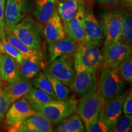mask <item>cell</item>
Returning a JSON list of instances; mask_svg holds the SVG:
<instances>
[{
  "instance_id": "cell-1",
  "label": "cell",
  "mask_w": 132,
  "mask_h": 132,
  "mask_svg": "<svg viewBox=\"0 0 132 132\" xmlns=\"http://www.w3.org/2000/svg\"><path fill=\"white\" fill-rule=\"evenodd\" d=\"M103 54L99 47L85 42H77V48L73 54L75 72L87 70L95 72L102 67Z\"/></svg>"
},
{
  "instance_id": "cell-2",
  "label": "cell",
  "mask_w": 132,
  "mask_h": 132,
  "mask_svg": "<svg viewBox=\"0 0 132 132\" xmlns=\"http://www.w3.org/2000/svg\"><path fill=\"white\" fill-rule=\"evenodd\" d=\"M11 31L24 45L33 50H40L43 41V26L34 18L26 16Z\"/></svg>"
},
{
  "instance_id": "cell-3",
  "label": "cell",
  "mask_w": 132,
  "mask_h": 132,
  "mask_svg": "<svg viewBox=\"0 0 132 132\" xmlns=\"http://www.w3.org/2000/svg\"><path fill=\"white\" fill-rule=\"evenodd\" d=\"M104 104L97 82L89 91L81 97L77 104L76 111L82 120L85 129L98 116Z\"/></svg>"
},
{
  "instance_id": "cell-4",
  "label": "cell",
  "mask_w": 132,
  "mask_h": 132,
  "mask_svg": "<svg viewBox=\"0 0 132 132\" xmlns=\"http://www.w3.org/2000/svg\"><path fill=\"white\" fill-rule=\"evenodd\" d=\"M127 82L116 69L102 68L100 74L98 89L105 104L110 103L124 92Z\"/></svg>"
},
{
  "instance_id": "cell-5",
  "label": "cell",
  "mask_w": 132,
  "mask_h": 132,
  "mask_svg": "<svg viewBox=\"0 0 132 132\" xmlns=\"http://www.w3.org/2000/svg\"><path fill=\"white\" fill-rule=\"evenodd\" d=\"M78 102L75 95L69 96L63 101L52 100L39 108L37 111L44 115L53 124H57L76 112Z\"/></svg>"
},
{
  "instance_id": "cell-6",
  "label": "cell",
  "mask_w": 132,
  "mask_h": 132,
  "mask_svg": "<svg viewBox=\"0 0 132 132\" xmlns=\"http://www.w3.org/2000/svg\"><path fill=\"white\" fill-rule=\"evenodd\" d=\"M47 73L70 86L75 76L73 55H64L50 61L47 66Z\"/></svg>"
},
{
  "instance_id": "cell-7",
  "label": "cell",
  "mask_w": 132,
  "mask_h": 132,
  "mask_svg": "<svg viewBox=\"0 0 132 132\" xmlns=\"http://www.w3.org/2000/svg\"><path fill=\"white\" fill-rule=\"evenodd\" d=\"M102 68L117 69L122 62L131 56V47L118 40L103 47Z\"/></svg>"
},
{
  "instance_id": "cell-8",
  "label": "cell",
  "mask_w": 132,
  "mask_h": 132,
  "mask_svg": "<svg viewBox=\"0 0 132 132\" xmlns=\"http://www.w3.org/2000/svg\"><path fill=\"white\" fill-rule=\"evenodd\" d=\"M37 113L24 97L16 100L10 106L5 116L6 123L9 126V131L16 132L24 120Z\"/></svg>"
},
{
  "instance_id": "cell-9",
  "label": "cell",
  "mask_w": 132,
  "mask_h": 132,
  "mask_svg": "<svg viewBox=\"0 0 132 132\" xmlns=\"http://www.w3.org/2000/svg\"><path fill=\"white\" fill-rule=\"evenodd\" d=\"M30 11L29 0H6L5 7V32L12 30L26 17Z\"/></svg>"
},
{
  "instance_id": "cell-10",
  "label": "cell",
  "mask_w": 132,
  "mask_h": 132,
  "mask_svg": "<svg viewBox=\"0 0 132 132\" xmlns=\"http://www.w3.org/2000/svg\"><path fill=\"white\" fill-rule=\"evenodd\" d=\"M122 17L118 12H111L105 15L102 29L105 37L104 46L120 40L121 36Z\"/></svg>"
},
{
  "instance_id": "cell-11",
  "label": "cell",
  "mask_w": 132,
  "mask_h": 132,
  "mask_svg": "<svg viewBox=\"0 0 132 132\" xmlns=\"http://www.w3.org/2000/svg\"><path fill=\"white\" fill-rule=\"evenodd\" d=\"M85 42L98 47L101 45L103 39L102 26L90 9L85 11Z\"/></svg>"
},
{
  "instance_id": "cell-12",
  "label": "cell",
  "mask_w": 132,
  "mask_h": 132,
  "mask_svg": "<svg viewBox=\"0 0 132 132\" xmlns=\"http://www.w3.org/2000/svg\"><path fill=\"white\" fill-rule=\"evenodd\" d=\"M85 6L82 0H80L78 9L75 15L70 21L66 28V36L73 40L79 42H85Z\"/></svg>"
},
{
  "instance_id": "cell-13",
  "label": "cell",
  "mask_w": 132,
  "mask_h": 132,
  "mask_svg": "<svg viewBox=\"0 0 132 132\" xmlns=\"http://www.w3.org/2000/svg\"><path fill=\"white\" fill-rule=\"evenodd\" d=\"M43 34L48 44L64 39L66 36L63 24L55 8L48 20L43 27Z\"/></svg>"
},
{
  "instance_id": "cell-14",
  "label": "cell",
  "mask_w": 132,
  "mask_h": 132,
  "mask_svg": "<svg viewBox=\"0 0 132 132\" xmlns=\"http://www.w3.org/2000/svg\"><path fill=\"white\" fill-rule=\"evenodd\" d=\"M97 82V74L95 72L77 71L75 72L73 82L69 87L72 92L82 97L89 91Z\"/></svg>"
},
{
  "instance_id": "cell-15",
  "label": "cell",
  "mask_w": 132,
  "mask_h": 132,
  "mask_svg": "<svg viewBox=\"0 0 132 132\" xmlns=\"http://www.w3.org/2000/svg\"><path fill=\"white\" fill-rule=\"evenodd\" d=\"M127 92H123L110 103L104 104L100 113L110 127H113L122 113V105Z\"/></svg>"
},
{
  "instance_id": "cell-16",
  "label": "cell",
  "mask_w": 132,
  "mask_h": 132,
  "mask_svg": "<svg viewBox=\"0 0 132 132\" xmlns=\"http://www.w3.org/2000/svg\"><path fill=\"white\" fill-rule=\"evenodd\" d=\"M19 63L13 57L0 54V81L12 83L20 80Z\"/></svg>"
},
{
  "instance_id": "cell-17",
  "label": "cell",
  "mask_w": 132,
  "mask_h": 132,
  "mask_svg": "<svg viewBox=\"0 0 132 132\" xmlns=\"http://www.w3.org/2000/svg\"><path fill=\"white\" fill-rule=\"evenodd\" d=\"M44 67L42 55L39 50L36 54L24 59L19 64V70L21 78L31 80L40 72Z\"/></svg>"
},
{
  "instance_id": "cell-18",
  "label": "cell",
  "mask_w": 132,
  "mask_h": 132,
  "mask_svg": "<svg viewBox=\"0 0 132 132\" xmlns=\"http://www.w3.org/2000/svg\"><path fill=\"white\" fill-rule=\"evenodd\" d=\"M32 87L30 80L23 79H20L12 83L2 81L3 91L11 105L16 100L23 97Z\"/></svg>"
},
{
  "instance_id": "cell-19",
  "label": "cell",
  "mask_w": 132,
  "mask_h": 132,
  "mask_svg": "<svg viewBox=\"0 0 132 132\" xmlns=\"http://www.w3.org/2000/svg\"><path fill=\"white\" fill-rule=\"evenodd\" d=\"M77 48V42L66 36L64 39L48 44L50 61L64 55H73Z\"/></svg>"
},
{
  "instance_id": "cell-20",
  "label": "cell",
  "mask_w": 132,
  "mask_h": 132,
  "mask_svg": "<svg viewBox=\"0 0 132 132\" xmlns=\"http://www.w3.org/2000/svg\"><path fill=\"white\" fill-rule=\"evenodd\" d=\"M55 8V0H34L33 16L41 24H45Z\"/></svg>"
},
{
  "instance_id": "cell-21",
  "label": "cell",
  "mask_w": 132,
  "mask_h": 132,
  "mask_svg": "<svg viewBox=\"0 0 132 132\" xmlns=\"http://www.w3.org/2000/svg\"><path fill=\"white\" fill-rule=\"evenodd\" d=\"M80 1V0H64L59 3L57 11L61 19L64 30H65L70 21L75 15Z\"/></svg>"
},
{
  "instance_id": "cell-22",
  "label": "cell",
  "mask_w": 132,
  "mask_h": 132,
  "mask_svg": "<svg viewBox=\"0 0 132 132\" xmlns=\"http://www.w3.org/2000/svg\"><path fill=\"white\" fill-rule=\"evenodd\" d=\"M54 130L57 132H82L85 127L80 117L75 112L57 123Z\"/></svg>"
},
{
  "instance_id": "cell-23",
  "label": "cell",
  "mask_w": 132,
  "mask_h": 132,
  "mask_svg": "<svg viewBox=\"0 0 132 132\" xmlns=\"http://www.w3.org/2000/svg\"><path fill=\"white\" fill-rule=\"evenodd\" d=\"M21 124L32 128L36 130L37 132H52L54 131L53 124L38 111L37 114L24 120Z\"/></svg>"
},
{
  "instance_id": "cell-24",
  "label": "cell",
  "mask_w": 132,
  "mask_h": 132,
  "mask_svg": "<svg viewBox=\"0 0 132 132\" xmlns=\"http://www.w3.org/2000/svg\"><path fill=\"white\" fill-rule=\"evenodd\" d=\"M24 97L28 100L32 108L37 111L45 104L54 100L45 92L33 86Z\"/></svg>"
},
{
  "instance_id": "cell-25",
  "label": "cell",
  "mask_w": 132,
  "mask_h": 132,
  "mask_svg": "<svg viewBox=\"0 0 132 132\" xmlns=\"http://www.w3.org/2000/svg\"><path fill=\"white\" fill-rule=\"evenodd\" d=\"M5 33H6V38L7 40L19 51L24 59L30 57L31 56L36 54L40 50H33L27 47L22 42H21L11 31H7L5 32Z\"/></svg>"
},
{
  "instance_id": "cell-26",
  "label": "cell",
  "mask_w": 132,
  "mask_h": 132,
  "mask_svg": "<svg viewBox=\"0 0 132 132\" xmlns=\"http://www.w3.org/2000/svg\"><path fill=\"white\" fill-rule=\"evenodd\" d=\"M33 87L45 92L56 100V97L53 90L52 84L46 75L45 72H39L35 77L30 80Z\"/></svg>"
},
{
  "instance_id": "cell-27",
  "label": "cell",
  "mask_w": 132,
  "mask_h": 132,
  "mask_svg": "<svg viewBox=\"0 0 132 132\" xmlns=\"http://www.w3.org/2000/svg\"><path fill=\"white\" fill-rule=\"evenodd\" d=\"M45 73L52 84L53 90L56 97V100H59V101L65 100L69 97L70 90V89L68 86L64 85L57 79L54 78L50 74L47 72H45Z\"/></svg>"
},
{
  "instance_id": "cell-28",
  "label": "cell",
  "mask_w": 132,
  "mask_h": 132,
  "mask_svg": "<svg viewBox=\"0 0 132 132\" xmlns=\"http://www.w3.org/2000/svg\"><path fill=\"white\" fill-rule=\"evenodd\" d=\"M0 54H6L13 57L19 64L21 63L24 59L19 51L7 40L5 32L0 34Z\"/></svg>"
},
{
  "instance_id": "cell-29",
  "label": "cell",
  "mask_w": 132,
  "mask_h": 132,
  "mask_svg": "<svg viewBox=\"0 0 132 132\" xmlns=\"http://www.w3.org/2000/svg\"><path fill=\"white\" fill-rule=\"evenodd\" d=\"M122 24L121 36L120 40L131 46L132 43V19L129 13L122 14Z\"/></svg>"
},
{
  "instance_id": "cell-30",
  "label": "cell",
  "mask_w": 132,
  "mask_h": 132,
  "mask_svg": "<svg viewBox=\"0 0 132 132\" xmlns=\"http://www.w3.org/2000/svg\"><path fill=\"white\" fill-rule=\"evenodd\" d=\"M120 77L126 82H132V57L131 56L122 62L116 69Z\"/></svg>"
},
{
  "instance_id": "cell-31",
  "label": "cell",
  "mask_w": 132,
  "mask_h": 132,
  "mask_svg": "<svg viewBox=\"0 0 132 132\" xmlns=\"http://www.w3.org/2000/svg\"><path fill=\"white\" fill-rule=\"evenodd\" d=\"M131 114L121 115L112 127L111 131L129 132L131 131Z\"/></svg>"
},
{
  "instance_id": "cell-32",
  "label": "cell",
  "mask_w": 132,
  "mask_h": 132,
  "mask_svg": "<svg viewBox=\"0 0 132 132\" xmlns=\"http://www.w3.org/2000/svg\"><path fill=\"white\" fill-rule=\"evenodd\" d=\"M87 132H108L111 131V128L107 124L105 120L99 113L98 116L93 120L89 126L86 128Z\"/></svg>"
},
{
  "instance_id": "cell-33",
  "label": "cell",
  "mask_w": 132,
  "mask_h": 132,
  "mask_svg": "<svg viewBox=\"0 0 132 132\" xmlns=\"http://www.w3.org/2000/svg\"><path fill=\"white\" fill-rule=\"evenodd\" d=\"M10 106L11 105L9 103V101H8L7 97L5 95L4 92L3 91L2 88V91L0 95V118L1 120L5 118V116H6V114Z\"/></svg>"
},
{
  "instance_id": "cell-34",
  "label": "cell",
  "mask_w": 132,
  "mask_h": 132,
  "mask_svg": "<svg viewBox=\"0 0 132 132\" xmlns=\"http://www.w3.org/2000/svg\"><path fill=\"white\" fill-rule=\"evenodd\" d=\"M122 112L124 114H132V92L131 90L128 91L122 105Z\"/></svg>"
},
{
  "instance_id": "cell-35",
  "label": "cell",
  "mask_w": 132,
  "mask_h": 132,
  "mask_svg": "<svg viewBox=\"0 0 132 132\" xmlns=\"http://www.w3.org/2000/svg\"><path fill=\"white\" fill-rule=\"evenodd\" d=\"M6 0H0V34L5 32V7Z\"/></svg>"
},
{
  "instance_id": "cell-36",
  "label": "cell",
  "mask_w": 132,
  "mask_h": 132,
  "mask_svg": "<svg viewBox=\"0 0 132 132\" xmlns=\"http://www.w3.org/2000/svg\"><path fill=\"white\" fill-rule=\"evenodd\" d=\"M119 0H97L98 3L100 4H115L118 3Z\"/></svg>"
},
{
  "instance_id": "cell-37",
  "label": "cell",
  "mask_w": 132,
  "mask_h": 132,
  "mask_svg": "<svg viewBox=\"0 0 132 132\" xmlns=\"http://www.w3.org/2000/svg\"><path fill=\"white\" fill-rule=\"evenodd\" d=\"M125 3L127 4L128 6H131V0H125Z\"/></svg>"
},
{
  "instance_id": "cell-38",
  "label": "cell",
  "mask_w": 132,
  "mask_h": 132,
  "mask_svg": "<svg viewBox=\"0 0 132 132\" xmlns=\"http://www.w3.org/2000/svg\"><path fill=\"white\" fill-rule=\"evenodd\" d=\"M1 91H2V81H0V95H1Z\"/></svg>"
},
{
  "instance_id": "cell-39",
  "label": "cell",
  "mask_w": 132,
  "mask_h": 132,
  "mask_svg": "<svg viewBox=\"0 0 132 132\" xmlns=\"http://www.w3.org/2000/svg\"><path fill=\"white\" fill-rule=\"evenodd\" d=\"M59 1H64V0H59Z\"/></svg>"
}]
</instances>
